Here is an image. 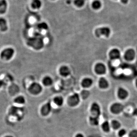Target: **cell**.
Instances as JSON below:
<instances>
[{"label": "cell", "mask_w": 137, "mask_h": 137, "mask_svg": "<svg viewBox=\"0 0 137 137\" xmlns=\"http://www.w3.org/2000/svg\"><path fill=\"white\" fill-rule=\"evenodd\" d=\"M14 54V50L12 48H8L5 49L1 52L0 57L3 60H9L12 59Z\"/></svg>", "instance_id": "6da1fadb"}, {"label": "cell", "mask_w": 137, "mask_h": 137, "mask_svg": "<svg viewBox=\"0 0 137 137\" xmlns=\"http://www.w3.org/2000/svg\"><path fill=\"white\" fill-rule=\"evenodd\" d=\"M110 30L108 27H102L99 28L96 30L95 32L96 36L97 37H100L102 36L108 38L110 35Z\"/></svg>", "instance_id": "7a4b0ae2"}, {"label": "cell", "mask_w": 137, "mask_h": 137, "mask_svg": "<svg viewBox=\"0 0 137 137\" xmlns=\"http://www.w3.org/2000/svg\"><path fill=\"white\" fill-rule=\"evenodd\" d=\"M29 91L32 94H38L40 93L42 91L41 85L38 83H32L29 88Z\"/></svg>", "instance_id": "3957f363"}, {"label": "cell", "mask_w": 137, "mask_h": 137, "mask_svg": "<svg viewBox=\"0 0 137 137\" xmlns=\"http://www.w3.org/2000/svg\"><path fill=\"white\" fill-rule=\"evenodd\" d=\"M80 102V97L77 93H75L70 96L68 99V103L70 106H76Z\"/></svg>", "instance_id": "277c9868"}, {"label": "cell", "mask_w": 137, "mask_h": 137, "mask_svg": "<svg viewBox=\"0 0 137 137\" xmlns=\"http://www.w3.org/2000/svg\"><path fill=\"white\" fill-rule=\"evenodd\" d=\"M91 112L93 116L99 117L101 115V108L98 104L94 102L91 106Z\"/></svg>", "instance_id": "5b68a950"}, {"label": "cell", "mask_w": 137, "mask_h": 137, "mask_svg": "<svg viewBox=\"0 0 137 137\" xmlns=\"http://www.w3.org/2000/svg\"><path fill=\"white\" fill-rule=\"evenodd\" d=\"M124 106L120 103H115L110 107V110L113 114H119L123 110Z\"/></svg>", "instance_id": "8992f818"}, {"label": "cell", "mask_w": 137, "mask_h": 137, "mask_svg": "<svg viewBox=\"0 0 137 137\" xmlns=\"http://www.w3.org/2000/svg\"><path fill=\"white\" fill-rule=\"evenodd\" d=\"M95 71L97 74L102 75L106 72V68L104 64L102 63H98L95 66Z\"/></svg>", "instance_id": "52a82bcc"}, {"label": "cell", "mask_w": 137, "mask_h": 137, "mask_svg": "<svg viewBox=\"0 0 137 137\" xmlns=\"http://www.w3.org/2000/svg\"><path fill=\"white\" fill-rule=\"evenodd\" d=\"M135 52L132 49L127 50L124 54V58L128 61H131L134 59L135 57Z\"/></svg>", "instance_id": "ba28073f"}, {"label": "cell", "mask_w": 137, "mask_h": 137, "mask_svg": "<svg viewBox=\"0 0 137 137\" xmlns=\"http://www.w3.org/2000/svg\"><path fill=\"white\" fill-rule=\"evenodd\" d=\"M121 56L120 51L117 49L114 48L110 50L109 53L110 58L112 60H117L120 58Z\"/></svg>", "instance_id": "9c48e42d"}, {"label": "cell", "mask_w": 137, "mask_h": 137, "mask_svg": "<svg viewBox=\"0 0 137 137\" xmlns=\"http://www.w3.org/2000/svg\"><path fill=\"white\" fill-rule=\"evenodd\" d=\"M52 110V106L50 102H48L42 107L41 112L42 115L46 116L48 115Z\"/></svg>", "instance_id": "30bf717a"}, {"label": "cell", "mask_w": 137, "mask_h": 137, "mask_svg": "<svg viewBox=\"0 0 137 137\" xmlns=\"http://www.w3.org/2000/svg\"><path fill=\"white\" fill-rule=\"evenodd\" d=\"M117 95L120 99H124L128 96V93L125 89L123 88L120 87L118 90Z\"/></svg>", "instance_id": "8fae6325"}, {"label": "cell", "mask_w": 137, "mask_h": 137, "mask_svg": "<svg viewBox=\"0 0 137 137\" xmlns=\"http://www.w3.org/2000/svg\"><path fill=\"white\" fill-rule=\"evenodd\" d=\"M60 73L63 77H67L70 74V70L66 66H62L60 68Z\"/></svg>", "instance_id": "7c38bea8"}, {"label": "cell", "mask_w": 137, "mask_h": 137, "mask_svg": "<svg viewBox=\"0 0 137 137\" xmlns=\"http://www.w3.org/2000/svg\"><path fill=\"white\" fill-rule=\"evenodd\" d=\"M109 84L107 80L104 77L100 78L99 81V86L102 89H106L109 86Z\"/></svg>", "instance_id": "4fadbf2b"}, {"label": "cell", "mask_w": 137, "mask_h": 137, "mask_svg": "<svg viewBox=\"0 0 137 137\" xmlns=\"http://www.w3.org/2000/svg\"><path fill=\"white\" fill-rule=\"evenodd\" d=\"M7 8V3L6 0H0V14H3L6 12Z\"/></svg>", "instance_id": "5bb4252c"}, {"label": "cell", "mask_w": 137, "mask_h": 137, "mask_svg": "<svg viewBox=\"0 0 137 137\" xmlns=\"http://www.w3.org/2000/svg\"><path fill=\"white\" fill-rule=\"evenodd\" d=\"M8 30L7 22L4 18H0V30L2 32L6 31Z\"/></svg>", "instance_id": "9a60e30c"}, {"label": "cell", "mask_w": 137, "mask_h": 137, "mask_svg": "<svg viewBox=\"0 0 137 137\" xmlns=\"http://www.w3.org/2000/svg\"><path fill=\"white\" fill-rule=\"evenodd\" d=\"M93 83V80L89 78H86L82 80V85L84 88L90 87L92 85Z\"/></svg>", "instance_id": "2e32d148"}, {"label": "cell", "mask_w": 137, "mask_h": 137, "mask_svg": "<svg viewBox=\"0 0 137 137\" xmlns=\"http://www.w3.org/2000/svg\"><path fill=\"white\" fill-rule=\"evenodd\" d=\"M42 3L40 0H32L31 6L34 9H38L41 8Z\"/></svg>", "instance_id": "e0dca14e"}, {"label": "cell", "mask_w": 137, "mask_h": 137, "mask_svg": "<svg viewBox=\"0 0 137 137\" xmlns=\"http://www.w3.org/2000/svg\"><path fill=\"white\" fill-rule=\"evenodd\" d=\"M101 6V2L99 0H95L92 4V7L94 10H99Z\"/></svg>", "instance_id": "ac0fdd59"}, {"label": "cell", "mask_w": 137, "mask_h": 137, "mask_svg": "<svg viewBox=\"0 0 137 137\" xmlns=\"http://www.w3.org/2000/svg\"><path fill=\"white\" fill-rule=\"evenodd\" d=\"M90 123L93 125H98L99 123V117L93 116H91L90 117Z\"/></svg>", "instance_id": "d6986e66"}, {"label": "cell", "mask_w": 137, "mask_h": 137, "mask_svg": "<svg viewBox=\"0 0 137 137\" xmlns=\"http://www.w3.org/2000/svg\"><path fill=\"white\" fill-rule=\"evenodd\" d=\"M102 128L105 132H109L110 130V125L108 121H105L102 124Z\"/></svg>", "instance_id": "ffe728a7"}, {"label": "cell", "mask_w": 137, "mask_h": 137, "mask_svg": "<svg viewBox=\"0 0 137 137\" xmlns=\"http://www.w3.org/2000/svg\"><path fill=\"white\" fill-rule=\"evenodd\" d=\"M54 102L56 105L58 106H61L63 104V98L61 96H57L54 98Z\"/></svg>", "instance_id": "44dd1931"}, {"label": "cell", "mask_w": 137, "mask_h": 137, "mask_svg": "<svg viewBox=\"0 0 137 137\" xmlns=\"http://www.w3.org/2000/svg\"><path fill=\"white\" fill-rule=\"evenodd\" d=\"M52 79L50 77L46 76L43 79V83L45 86H48L50 85H52Z\"/></svg>", "instance_id": "7402d4cb"}, {"label": "cell", "mask_w": 137, "mask_h": 137, "mask_svg": "<svg viewBox=\"0 0 137 137\" xmlns=\"http://www.w3.org/2000/svg\"><path fill=\"white\" fill-rule=\"evenodd\" d=\"M14 102L19 104H23L25 103V99L24 97L22 96H18L15 99Z\"/></svg>", "instance_id": "603a6c76"}, {"label": "cell", "mask_w": 137, "mask_h": 137, "mask_svg": "<svg viewBox=\"0 0 137 137\" xmlns=\"http://www.w3.org/2000/svg\"><path fill=\"white\" fill-rule=\"evenodd\" d=\"M111 126L114 129H117L121 126V124L117 120H114L111 122Z\"/></svg>", "instance_id": "cb8c5ba5"}, {"label": "cell", "mask_w": 137, "mask_h": 137, "mask_svg": "<svg viewBox=\"0 0 137 137\" xmlns=\"http://www.w3.org/2000/svg\"><path fill=\"white\" fill-rule=\"evenodd\" d=\"M85 0H75L74 4L76 6L78 7H81L85 4Z\"/></svg>", "instance_id": "d4e9b609"}, {"label": "cell", "mask_w": 137, "mask_h": 137, "mask_svg": "<svg viewBox=\"0 0 137 137\" xmlns=\"http://www.w3.org/2000/svg\"><path fill=\"white\" fill-rule=\"evenodd\" d=\"M38 28L40 30H46L48 28V26L46 23L43 22L39 23L38 25Z\"/></svg>", "instance_id": "484cf974"}, {"label": "cell", "mask_w": 137, "mask_h": 137, "mask_svg": "<svg viewBox=\"0 0 137 137\" xmlns=\"http://www.w3.org/2000/svg\"><path fill=\"white\" fill-rule=\"evenodd\" d=\"M89 91L87 90H83L81 93V96L84 99L87 98V97L89 96Z\"/></svg>", "instance_id": "4316f807"}, {"label": "cell", "mask_w": 137, "mask_h": 137, "mask_svg": "<svg viewBox=\"0 0 137 137\" xmlns=\"http://www.w3.org/2000/svg\"><path fill=\"white\" fill-rule=\"evenodd\" d=\"M129 137H137V130L134 129L130 132L129 134Z\"/></svg>", "instance_id": "83f0119b"}, {"label": "cell", "mask_w": 137, "mask_h": 137, "mask_svg": "<svg viewBox=\"0 0 137 137\" xmlns=\"http://www.w3.org/2000/svg\"><path fill=\"white\" fill-rule=\"evenodd\" d=\"M126 133V131L125 129H121L118 132V136L120 137H122L125 135Z\"/></svg>", "instance_id": "f1b7e54d"}, {"label": "cell", "mask_w": 137, "mask_h": 137, "mask_svg": "<svg viewBox=\"0 0 137 137\" xmlns=\"http://www.w3.org/2000/svg\"><path fill=\"white\" fill-rule=\"evenodd\" d=\"M133 115L134 116H137V108L134 110L133 112Z\"/></svg>", "instance_id": "f546056e"}, {"label": "cell", "mask_w": 137, "mask_h": 137, "mask_svg": "<svg viewBox=\"0 0 137 137\" xmlns=\"http://www.w3.org/2000/svg\"><path fill=\"white\" fill-rule=\"evenodd\" d=\"M121 2L123 4H126L128 2L129 0H120Z\"/></svg>", "instance_id": "4dcf8cb0"}, {"label": "cell", "mask_w": 137, "mask_h": 137, "mask_svg": "<svg viewBox=\"0 0 137 137\" xmlns=\"http://www.w3.org/2000/svg\"><path fill=\"white\" fill-rule=\"evenodd\" d=\"M4 81L2 80H0V88L2 87V86H3L4 84Z\"/></svg>", "instance_id": "1f68e13d"}, {"label": "cell", "mask_w": 137, "mask_h": 137, "mask_svg": "<svg viewBox=\"0 0 137 137\" xmlns=\"http://www.w3.org/2000/svg\"><path fill=\"white\" fill-rule=\"evenodd\" d=\"M76 137H84V136L83 135V134H82L79 133L78 134L76 135Z\"/></svg>", "instance_id": "d6a6232c"}, {"label": "cell", "mask_w": 137, "mask_h": 137, "mask_svg": "<svg viewBox=\"0 0 137 137\" xmlns=\"http://www.w3.org/2000/svg\"><path fill=\"white\" fill-rule=\"evenodd\" d=\"M4 137H14L13 136H5Z\"/></svg>", "instance_id": "836d02e7"}, {"label": "cell", "mask_w": 137, "mask_h": 137, "mask_svg": "<svg viewBox=\"0 0 137 137\" xmlns=\"http://www.w3.org/2000/svg\"><path fill=\"white\" fill-rule=\"evenodd\" d=\"M136 87H137V79L136 81Z\"/></svg>", "instance_id": "e575fe53"}]
</instances>
